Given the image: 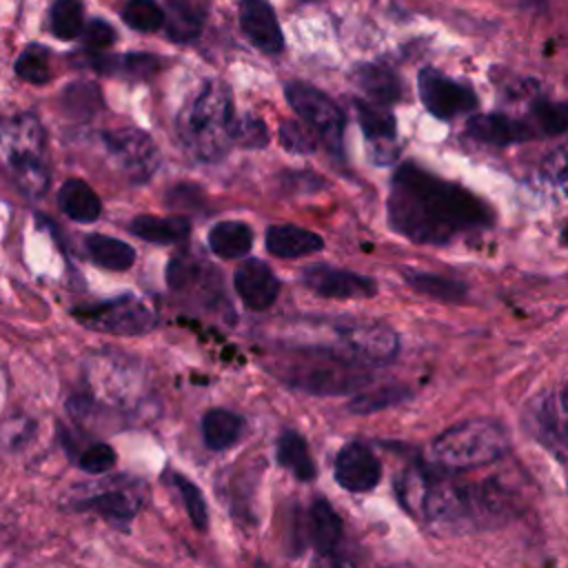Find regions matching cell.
I'll list each match as a JSON object with an SVG mask.
<instances>
[{"label":"cell","mask_w":568,"mask_h":568,"mask_svg":"<svg viewBox=\"0 0 568 568\" xmlns=\"http://www.w3.org/2000/svg\"><path fill=\"white\" fill-rule=\"evenodd\" d=\"M493 209L473 191L415 162L395 169L388 193V224L417 244H448L468 231L493 226Z\"/></svg>","instance_id":"1"},{"label":"cell","mask_w":568,"mask_h":568,"mask_svg":"<svg viewBox=\"0 0 568 568\" xmlns=\"http://www.w3.org/2000/svg\"><path fill=\"white\" fill-rule=\"evenodd\" d=\"M395 493L413 517L435 526L459 528L508 513V495L497 484L468 486L428 468H406L395 481Z\"/></svg>","instance_id":"2"},{"label":"cell","mask_w":568,"mask_h":568,"mask_svg":"<svg viewBox=\"0 0 568 568\" xmlns=\"http://www.w3.org/2000/svg\"><path fill=\"white\" fill-rule=\"evenodd\" d=\"M233 100L224 84L209 80L178 115L184 146L200 160H217L233 144Z\"/></svg>","instance_id":"3"},{"label":"cell","mask_w":568,"mask_h":568,"mask_svg":"<svg viewBox=\"0 0 568 568\" xmlns=\"http://www.w3.org/2000/svg\"><path fill=\"white\" fill-rule=\"evenodd\" d=\"M277 375L297 390L311 395H344L362 390L371 379V368L328 346H311L293 351Z\"/></svg>","instance_id":"4"},{"label":"cell","mask_w":568,"mask_h":568,"mask_svg":"<svg viewBox=\"0 0 568 568\" xmlns=\"http://www.w3.org/2000/svg\"><path fill=\"white\" fill-rule=\"evenodd\" d=\"M508 450L506 430L490 419H470L450 426L430 444V462L437 468L459 473L499 459Z\"/></svg>","instance_id":"5"},{"label":"cell","mask_w":568,"mask_h":568,"mask_svg":"<svg viewBox=\"0 0 568 568\" xmlns=\"http://www.w3.org/2000/svg\"><path fill=\"white\" fill-rule=\"evenodd\" d=\"M286 100L293 111L306 122L313 135L335 155L342 153L344 142V113L342 109L320 89L306 82L286 84Z\"/></svg>","instance_id":"6"},{"label":"cell","mask_w":568,"mask_h":568,"mask_svg":"<svg viewBox=\"0 0 568 568\" xmlns=\"http://www.w3.org/2000/svg\"><path fill=\"white\" fill-rule=\"evenodd\" d=\"M75 320L84 326L113 335H140L155 326V313L133 295H122L93 306L73 311Z\"/></svg>","instance_id":"7"},{"label":"cell","mask_w":568,"mask_h":568,"mask_svg":"<svg viewBox=\"0 0 568 568\" xmlns=\"http://www.w3.org/2000/svg\"><path fill=\"white\" fill-rule=\"evenodd\" d=\"M304 535L322 568H355L342 552L344 524L326 499H313L306 508Z\"/></svg>","instance_id":"8"},{"label":"cell","mask_w":568,"mask_h":568,"mask_svg":"<svg viewBox=\"0 0 568 568\" xmlns=\"http://www.w3.org/2000/svg\"><path fill=\"white\" fill-rule=\"evenodd\" d=\"M417 89L428 113L442 120L470 113L477 106V93L470 84L459 82L437 69H422L417 75Z\"/></svg>","instance_id":"9"},{"label":"cell","mask_w":568,"mask_h":568,"mask_svg":"<svg viewBox=\"0 0 568 568\" xmlns=\"http://www.w3.org/2000/svg\"><path fill=\"white\" fill-rule=\"evenodd\" d=\"M530 428L546 448L568 455V382L530 404Z\"/></svg>","instance_id":"10"},{"label":"cell","mask_w":568,"mask_h":568,"mask_svg":"<svg viewBox=\"0 0 568 568\" xmlns=\"http://www.w3.org/2000/svg\"><path fill=\"white\" fill-rule=\"evenodd\" d=\"M20 131L9 144L11 169L27 193L47 189V169L42 164V135L33 118H20Z\"/></svg>","instance_id":"11"},{"label":"cell","mask_w":568,"mask_h":568,"mask_svg":"<svg viewBox=\"0 0 568 568\" xmlns=\"http://www.w3.org/2000/svg\"><path fill=\"white\" fill-rule=\"evenodd\" d=\"M104 144L120 171L129 175V180L144 182L153 175L158 166V149L146 133L133 129L111 131L104 135Z\"/></svg>","instance_id":"12"},{"label":"cell","mask_w":568,"mask_h":568,"mask_svg":"<svg viewBox=\"0 0 568 568\" xmlns=\"http://www.w3.org/2000/svg\"><path fill=\"white\" fill-rule=\"evenodd\" d=\"M302 282L317 295L322 297H335V300H362V297H373L377 293L375 280L328 266V264H313L302 271Z\"/></svg>","instance_id":"13"},{"label":"cell","mask_w":568,"mask_h":568,"mask_svg":"<svg viewBox=\"0 0 568 568\" xmlns=\"http://www.w3.org/2000/svg\"><path fill=\"white\" fill-rule=\"evenodd\" d=\"M335 481L348 493H368L382 477V464L373 450L359 442L339 448L333 464Z\"/></svg>","instance_id":"14"},{"label":"cell","mask_w":568,"mask_h":568,"mask_svg":"<svg viewBox=\"0 0 568 568\" xmlns=\"http://www.w3.org/2000/svg\"><path fill=\"white\" fill-rule=\"evenodd\" d=\"M466 133L484 144L493 146H508V144H521L528 140L537 138L535 124L510 118L506 113H484V115H473L466 122Z\"/></svg>","instance_id":"15"},{"label":"cell","mask_w":568,"mask_h":568,"mask_svg":"<svg viewBox=\"0 0 568 568\" xmlns=\"http://www.w3.org/2000/svg\"><path fill=\"white\" fill-rule=\"evenodd\" d=\"M237 18L242 33L255 49L264 53H277L282 49V29L273 7L266 0H242Z\"/></svg>","instance_id":"16"},{"label":"cell","mask_w":568,"mask_h":568,"mask_svg":"<svg viewBox=\"0 0 568 568\" xmlns=\"http://www.w3.org/2000/svg\"><path fill=\"white\" fill-rule=\"evenodd\" d=\"M233 282L240 300L253 311L268 308L280 293L275 273L262 260H244L237 266Z\"/></svg>","instance_id":"17"},{"label":"cell","mask_w":568,"mask_h":568,"mask_svg":"<svg viewBox=\"0 0 568 568\" xmlns=\"http://www.w3.org/2000/svg\"><path fill=\"white\" fill-rule=\"evenodd\" d=\"M142 506V495L133 486H111L91 493L78 501L80 510L98 513L111 521H129L138 515Z\"/></svg>","instance_id":"18"},{"label":"cell","mask_w":568,"mask_h":568,"mask_svg":"<svg viewBox=\"0 0 568 568\" xmlns=\"http://www.w3.org/2000/svg\"><path fill=\"white\" fill-rule=\"evenodd\" d=\"M266 248L275 257L291 260L322 251L324 240L317 233L295 224H273L266 231Z\"/></svg>","instance_id":"19"},{"label":"cell","mask_w":568,"mask_h":568,"mask_svg":"<svg viewBox=\"0 0 568 568\" xmlns=\"http://www.w3.org/2000/svg\"><path fill=\"white\" fill-rule=\"evenodd\" d=\"M402 280L419 295H426L437 302L446 304H459L468 295V286L462 280L428 273V271H417V268H402Z\"/></svg>","instance_id":"20"},{"label":"cell","mask_w":568,"mask_h":568,"mask_svg":"<svg viewBox=\"0 0 568 568\" xmlns=\"http://www.w3.org/2000/svg\"><path fill=\"white\" fill-rule=\"evenodd\" d=\"M275 459L300 481H311L317 475L308 444L297 430L286 428L280 433V437L275 442Z\"/></svg>","instance_id":"21"},{"label":"cell","mask_w":568,"mask_h":568,"mask_svg":"<svg viewBox=\"0 0 568 568\" xmlns=\"http://www.w3.org/2000/svg\"><path fill=\"white\" fill-rule=\"evenodd\" d=\"M58 202L62 213L75 222H95L102 213V202L98 193L84 180L78 178H71L62 184Z\"/></svg>","instance_id":"22"},{"label":"cell","mask_w":568,"mask_h":568,"mask_svg":"<svg viewBox=\"0 0 568 568\" xmlns=\"http://www.w3.org/2000/svg\"><path fill=\"white\" fill-rule=\"evenodd\" d=\"M244 430V419L229 408H209L202 415V439L211 450L231 448Z\"/></svg>","instance_id":"23"},{"label":"cell","mask_w":568,"mask_h":568,"mask_svg":"<svg viewBox=\"0 0 568 568\" xmlns=\"http://www.w3.org/2000/svg\"><path fill=\"white\" fill-rule=\"evenodd\" d=\"M253 244V231L248 224L237 220L217 222L209 231V246L215 255L224 260H237L244 257L251 251Z\"/></svg>","instance_id":"24"},{"label":"cell","mask_w":568,"mask_h":568,"mask_svg":"<svg viewBox=\"0 0 568 568\" xmlns=\"http://www.w3.org/2000/svg\"><path fill=\"white\" fill-rule=\"evenodd\" d=\"M357 87L377 104L397 102L402 95V82L395 71L382 64H362L355 71Z\"/></svg>","instance_id":"25"},{"label":"cell","mask_w":568,"mask_h":568,"mask_svg":"<svg viewBox=\"0 0 568 568\" xmlns=\"http://www.w3.org/2000/svg\"><path fill=\"white\" fill-rule=\"evenodd\" d=\"M131 233L155 244H175L189 237L191 224L184 217H158V215H138L131 220Z\"/></svg>","instance_id":"26"},{"label":"cell","mask_w":568,"mask_h":568,"mask_svg":"<svg viewBox=\"0 0 568 568\" xmlns=\"http://www.w3.org/2000/svg\"><path fill=\"white\" fill-rule=\"evenodd\" d=\"M87 248H89L93 262L109 271H126L135 262V251L126 242L109 237V235H100V233L89 235Z\"/></svg>","instance_id":"27"},{"label":"cell","mask_w":568,"mask_h":568,"mask_svg":"<svg viewBox=\"0 0 568 568\" xmlns=\"http://www.w3.org/2000/svg\"><path fill=\"white\" fill-rule=\"evenodd\" d=\"M49 24L55 38L73 40L84 31V9L80 0H55L49 11Z\"/></svg>","instance_id":"28"},{"label":"cell","mask_w":568,"mask_h":568,"mask_svg":"<svg viewBox=\"0 0 568 568\" xmlns=\"http://www.w3.org/2000/svg\"><path fill=\"white\" fill-rule=\"evenodd\" d=\"M166 481H171V486L178 490L180 499H182V506L191 519V524L197 528V530H206L209 526V508H206V501L200 493V488L184 475L175 473V470H169L166 475Z\"/></svg>","instance_id":"29"},{"label":"cell","mask_w":568,"mask_h":568,"mask_svg":"<svg viewBox=\"0 0 568 568\" xmlns=\"http://www.w3.org/2000/svg\"><path fill=\"white\" fill-rule=\"evenodd\" d=\"M353 106L357 113V122L368 140L382 142L395 135V118L386 109L364 100H353Z\"/></svg>","instance_id":"30"},{"label":"cell","mask_w":568,"mask_h":568,"mask_svg":"<svg viewBox=\"0 0 568 568\" xmlns=\"http://www.w3.org/2000/svg\"><path fill=\"white\" fill-rule=\"evenodd\" d=\"M95 69H102L104 73H124L131 78H149L160 69V58L146 55V53H129V55H109V58H95Z\"/></svg>","instance_id":"31"},{"label":"cell","mask_w":568,"mask_h":568,"mask_svg":"<svg viewBox=\"0 0 568 568\" xmlns=\"http://www.w3.org/2000/svg\"><path fill=\"white\" fill-rule=\"evenodd\" d=\"M202 29V16L182 0H169V16H166V33L178 40L186 42L195 38Z\"/></svg>","instance_id":"32"},{"label":"cell","mask_w":568,"mask_h":568,"mask_svg":"<svg viewBox=\"0 0 568 568\" xmlns=\"http://www.w3.org/2000/svg\"><path fill=\"white\" fill-rule=\"evenodd\" d=\"M16 73L31 84H44L51 78V58L42 44H29L16 60Z\"/></svg>","instance_id":"33"},{"label":"cell","mask_w":568,"mask_h":568,"mask_svg":"<svg viewBox=\"0 0 568 568\" xmlns=\"http://www.w3.org/2000/svg\"><path fill=\"white\" fill-rule=\"evenodd\" d=\"M69 455L73 457L78 468L89 475H102L115 464V450L104 442H89L84 446H78Z\"/></svg>","instance_id":"34"},{"label":"cell","mask_w":568,"mask_h":568,"mask_svg":"<svg viewBox=\"0 0 568 568\" xmlns=\"http://www.w3.org/2000/svg\"><path fill=\"white\" fill-rule=\"evenodd\" d=\"M535 129L546 135H559L568 131V102L537 100L532 104Z\"/></svg>","instance_id":"35"},{"label":"cell","mask_w":568,"mask_h":568,"mask_svg":"<svg viewBox=\"0 0 568 568\" xmlns=\"http://www.w3.org/2000/svg\"><path fill=\"white\" fill-rule=\"evenodd\" d=\"M408 397V388L404 386H384V388H375V390H362L359 395H355L348 404V408L353 413H373V410H382L386 406L399 404Z\"/></svg>","instance_id":"36"},{"label":"cell","mask_w":568,"mask_h":568,"mask_svg":"<svg viewBox=\"0 0 568 568\" xmlns=\"http://www.w3.org/2000/svg\"><path fill=\"white\" fill-rule=\"evenodd\" d=\"M122 18L135 31H158L164 24V11L153 0H129Z\"/></svg>","instance_id":"37"},{"label":"cell","mask_w":568,"mask_h":568,"mask_svg":"<svg viewBox=\"0 0 568 568\" xmlns=\"http://www.w3.org/2000/svg\"><path fill=\"white\" fill-rule=\"evenodd\" d=\"M280 144L288 151V153H313L315 149V140L311 138V133L300 126L297 122H282L280 124Z\"/></svg>","instance_id":"38"},{"label":"cell","mask_w":568,"mask_h":568,"mask_svg":"<svg viewBox=\"0 0 568 568\" xmlns=\"http://www.w3.org/2000/svg\"><path fill=\"white\" fill-rule=\"evenodd\" d=\"M268 140L266 129L262 124V120L255 118H235L233 122V144H242V146H264Z\"/></svg>","instance_id":"39"},{"label":"cell","mask_w":568,"mask_h":568,"mask_svg":"<svg viewBox=\"0 0 568 568\" xmlns=\"http://www.w3.org/2000/svg\"><path fill=\"white\" fill-rule=\"evenodd\" d=\"M89 89H91V87H87V84H73V87L64 93V104H67V109H69L71 113L84 115V113H89V109L95 104L98 91L93 89L89 95H84Z\"/></svg>","instance_id":"40"},{"label":"cell","mask_w":568,"mask_h":568,"mask_svg":"<svg viewBox=\"0 0 568 568\" xmlns=\"http://www.w3.org/2000/svg\"><path fill=\"white\" fill-rule=\"evenodd\" d=\"M115 40V31L109 22L104 20H91L87 27H84V42L93 49L98 47H109L111 42Z\"/></svg>","instance_id":"41"},{"label":"cell","mask_w":568,"mask_h":568,"mask_svg":"<svg viewBox=\"0 0 568 568\" xmlns=\"http://www.w3.org/2000/svg\"><path fill=\"white\" fill-rule=\"evenodd\" d=\"M548 178H552L561 189L568 191V155H555L548 160L546 166Z\"/></svg>","instance_id":"42"}]
</instances>
